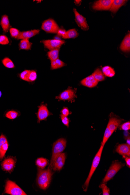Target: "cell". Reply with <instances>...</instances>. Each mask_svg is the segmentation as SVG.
<instances>
[{
	"label": "cell",
	"instance_id": "d590c367",
	"mask_svg": "<svg viewBox=\"0 0 130 195\" xmlns=\"http://www.w3.org/2000/svg\"><path fill=\"white\" fill-rule=\"evenodd\" d=\"M10 41L8 37L5 35L0 36V44L7 45L9 43Z\"/></svg>",
	"mask_w": 130,
	"mask_h": 195
},
{
	"label": "cell",
	"instance_id": "8fae6325",
	"mask_svg": "<svg viewBox=\"0 0 130 195\" xmlns=\"http://www.w3.org/2000/svg\"><path fill=\"white\" fill-rule=\"evenodd\" d=\"M98 81L95 79L94 77L92 75L89 76L86 78L82 80L81 84L84 86L92 88L95 87L98 84Z\"/></svg>",
	"mask_w": 130,
	"mask_h": 195
},
{
	"label": "cell",
	"instance_id": "9c48e42d",
	"mask_svg": "<svg viewBox=\"0 0 130 195\" xmlns=\"http://www.w3.org/2000/svg\"><path fill=\"white\" fill-rule=\"evenodd\" d=\"M73 11L75 15V21L79 27L85 31L88 30L89 26L86 21V18L80 14L75 8H74Z\"/></svg>",
	"mask_w": 130,
	"mask_h": 195
},
{
	"label": "cell",
	"instance_id": "7bdbcfd3",
	"mask_svg": "<svg viewBox=\"0 0 130 195\" xmlns=\"http://www.w3.org/2000/svg\"><path fill=\"white\" fill-rule=\"evenodd\" d=\"M81 2V1H74V3L76 4V5H78L80 4V3Z\"/></svg>",
	"mask_w": 130,
	"mask_h": 195
},
{
	"label": "cell",
	"instance_id": "cb8c5ba5",
	"mask_svg": "<svg viewBox=\"0 0 130 195\" xmlns=\"http://www.w3.org/2000/svg\"><path fill=\"white\" fill-rule=\"evenodd\" d=\"M65 64L60 59H58L56 60L51 61V69L55 70L59 69L65 66Z\"/></svg>",
	"mask_w": 130,
	"mask_h": 195
},
{
	"label": "cell",
	"instance_id": "44dd1931",
	"mask_svg": "<svg viewBox=\"0 0 130 195\" xmlns=\"http://www.w3.org/2000/svg\"><path fill=\"white\" fill-rule=\"evenodd\" d=\"M60 49V48H57V49L49 50V51L48 52V57L51 61L55 60L58 59Z\"/></svg>",
	"mask_w": 130,
	"mask_h": 195
},
{
	"label": "cell",
	"instance_id": "60d3db41",
	"mask_svg": "<svg viewBox=\"0 0 130 195\" xmlns=\"http://www.w3.org/2000/svg\"><path fill=\"white\" fill-rule=\"evenodd\" d=\"M66 31L65 30L63 29H59L57 32V34L58 36H61V37H63L66 33Z\"/></svg>",
	"mask_w": 130,
	"mask_h": 195
},
{
	"label": "cell",
	"instance_id": "603a6c76",
	"mask_svg": "<svg viewBox=\"0 0 130 195\" xmlns=\"http://www.w3.org/2000/svg\"><path fill=\"white\" fill-rule=\"evenodd\" d=\"M92 75L94 77L95 79L98 82L104 80L105 79V76L104 75L101 70L99 68L96 69L92 74Z\"/></svg>",
	"mask_w": 130,
	"mask_h": 195
},
{
	"label": "cell",
	"instance_id": "ac0fdd59",
	"mask_svg": "<svg viewBox=\"0 0 130 195\" xmlns=\"http://www.w3.org/2000/svg\"><path fill=\"white\" fill-rule=\"evenodd\" d=\"M127 1H128L125 0H113L109 11L113 14H116L119 9L124 5Z\"/></svg>",
	"mask_w": 130,
	"mask_h": 195
},
{
	"label": "cell",
	"instance_id": "f1b7e54d",
	"mask_svg": "<svg viewBox=\"0 0 130 195\" xmlns=\"http://www.w3.org/2000/svg\"><path fill=\"white\" fill-rule=\"evenodd\" d=\"M113 133V132L111 131L108 128V127H106L101 145H104V146L105 143L107 142L108 139H109V138H110L111 135H112Z\"/></svg>",
	"mask_w": 130,
	"mask_h": 195
},
{
	"label": "cell",
	"instance_id": "484cf974",
	"mask_svg": "<svg viewBox=\"0 0 130 195\" xmlns=\"http://www.w3.org/2000/svg\"><path fill=\"white\" fill-rule=\"evenodd\" d=\"M32 43H30L29 40H22L20 41L19 47L20 49L29 50L31 49Z\"/></svg>",
	"mask_w": 130,
	"mask_h": 195
},
{
	"label": "cell",
	"instance_id": "836d02e7",
	"mask_svg": "<svg viewBox=\"0 0 130 195\" xmlns=\"http://www.w3.org/2000/svg\"><path fill=\"white\" fill-rule=\"evenodd\" d=\"M30 70H26L22 72L19 75L20 78L23 80L29 82L28 75Z\"/></svg>",
	"mask_w": 130,
	"mask_h": 195
},
{
	"label": "cell",
	"instance_id": "d6a6232c",
	"mask_svg": "<svg viewBox=\"0 0 130 195\" xmlns=\"http://www.w3.org/2000/svg\"><path fill=\"white\" fill-rule=\"evenodd\" d=\"M10 31L11 37L16 39L18 38L20 33L19 30L14 28L10 29Z\"/></svg>",
	"mask_w": 130,
	"mask_h": 195
},
{
	"label": "cell",
	"instance_id": "b9f144b4",
	"mask_svg": "<svg viewBox=\"0 0 130 195\" xmlns=\"http://www.w3.org/2000/svg\"><path fill=\"white\" fill-rule=\"evenodd\" d=\"M125 161H126L127 166H128L129 168L130 167V158L129 157H125Z\"/></svg>",
	"mask_w": 130,
	"mask_h": 195
},
{
	"label": "cell",
	"instance_id": "f35d334b",
	"mask_svg": "<svg viewBox=\"0 0 130 195\" xmlns=\"http://www.w3.org/2000/svg\"><path fill=\"white\" fill-rule=\"evenodd\" d=\"M61 113L62 115L65 116H68L70 114L69 110L67 107H64L62 109L61 111Z\"/></svg>",
	"mask_w": 130,
	"mask_h": 195
},
{
	"label": "cell",
	"instance_id": "74e56055",
	"mask_svg": "<svg viewBox=\"0 0 130 195\" xmlns=\"http://www.w3.org/2000/svg\"><path fill=\"white\" fill-rule=\"evenodd\" d=\"M61 120L65 126L69 127V119L67 117V116H65L61 115Z\"/></svg>",
	"mask_w": 130,
	"mask_h": 195
},
{
	"label": "cell",
	"instance_id": "7402d4cb",
	"mask_svg": "<svg viewBox=\"0 0 130 195\" xmlns=\"http://www.w3.org/2000/svg\"><path fill=\"white\" fill-rule=\"evenodd\" d=\"M102 71L105 76L107 77H113L115 74V71L113 68L109 66L104 67L102 68Z\"/></svg>",
	"mask_w": 130,
	"mask_h": 195
},
{
	"label": "cell",
	"instance_id": "ffe728a7",
	"mask_svg": "<svg viewBox=\"0 0 130 195\" xmlns=\"http://www.w3.org/2000/svg\"><path fill=\"white\" fill-rule=\"evenodd\" d=\"M0 24L2 27L3 31L4 33H7L10 27V21L8 16L4 15L2 16Z\"/></svg>",
	"mask_w": 130,
	"mask_h": 195
},
{
	"label": "cell",
	"instance_id": "f546056e",
	"mask_svg": "<svg viewBox=\"0 0 130 195\" xmlns=\"http://www.w3.org/2000/svg\"><path fill=\"white\" fill-rule=\"evenodd\" d=\"M8 148V142L3 144L0 148V159H2L5 155L6 152Z\"/></svg>",
	"mask_w": 130,
	"mask_h": 195
},
{
	"label": "cell",
	"instance_id": "83f0119b",
	"mask_svg": "<svg viewBox=\"0 0 130 195\" xmlns=\"http://www.w3.org/2000/svg\"><path fill=\"white\" fill-rule=\"evenodd\" d=\"M2 62L3 64L5 67L12 69L14 68V62L11 59L8 57H6L2 60Z\"/></svg>",
	"mask_w": 130,
	"mask_h": 195
},
{
	"label": "cell",
	"instance_id": "ee69618b",
	"mask_svg": "<svg viewBox=\"0 0 130 195\" xmlns=\"http://www.w3.org/2000/svg\"><path fill=\"white\" fill-rule=\"evenodd\" d=\"M130 137H128V138H127V143L128 145H130Z\"/></svg>",
	"mask_w": 130,
	"mask_h": 195
},
{
	"label": "cell",
	"instance_id": "4fadbf2b",
	"mask_svg": "<svg viewBox=\"0 0 130 195\" xmlns=\"http://www.w3.org/2000/svg\"><path fill=\"white\" fill-rule=\"evenodd\" d=\"M65 154L61 153L58 156L54 164L53 169L54 171H59L62 169L65 164Z\"/></svg>",
	"mask_w": 130,
	"mask_h": 195
},
{
	"label": "cell",
	"instance_id": "277c9868",
	"mask_svg": "<svg viewBox=\"0 0 130 195\" xmlns=\"http://www.w3.org/2000/svg\"><path fill=\"white\" fill-rule=\"evenodd\" d=\"M5 193L12 195H27L15 183L9 180L6 183Z\"/></svg>",
	"mask_w": 130,
	"mask_h": 195
},
{
	"label": "cell",
	"instance_id": "5b68a950",
	"mask_svg": "<svg viewBox=\"0 0 130 195\" xmlns=\"http://www.w3.org/2000/svg\"><path fill=\"white\" fill-rule=\"evenodd\" d=\"M124 164L119 162H115L111 165L108 171L103 180V183H106L112 179L117 174V173L122 168Z\"/></svg>",
	"mask_w": 130,
	"mask_h": 195
},
{
	"label": "cell",
	"instance_id": "5bb4252c",
	"mask_svg": "<svg viewBox=\"0 0 130 195\" xmlns=\"http://www.w3.org/2000/svg\"><path fill=\"white\" fill-rule=\"evenodd\" d=\"M15 160L12 158H8L4 160L1 164L3 170L6 171H12L15 166Z\"/></svg>",
	"mask_w": 130,
	"mask_h": 195
},
{
	"label": "cell",
	"instance_id": "7a4b0ae2",
	"mask_svg": "<svg viewBox=\"0 0 130 195\" xmlns=\"http://www.w3.org/2000/svg\"><path fill=\"white\" fill-rule=\"evenodd\" d=\"M53 173L50 169L39 170L37 177L38 185L41 189L45 190L50 184Z\"/></svg>",
	"mask_w": 130,
	"mask_h": 195
},
{
	"label": "cell",
	"instance_id": "e575fe53",
	"mask_svg": "<svg viewBox=\"0 0 130 195\" xmlns=\"http://www.w3.org/2000/svg\"><path fill=\"white\" fill-rule=\"evenodd\" d=\"M99 187L102 189L103 190V195H109L110 193V190L109 188L107 187L105 183H103Z\"/></svg>",
	"mask_w": 130,
	"mask_h": 195
},
{
	"label": "cell",
	"instance_id": "1f68e13d",
	"mask_svg": "<svg viewBox=\"0 0 130 195\" xmlns=\"http://www.w3.org/2000/svg\"><path fill=\"white\" fill-rule=\"evenodd\" d=\"M18 115V113L15 111H10L6 113V116L7 118L11 120H14L17 118Z\"/></svg>",
	"mask_w": 130,
	"mask_h": 195
},
{
	"label": "cell",
	"instance_id": "6da1fadb",
	"mask_svg": "<svg viewBox=\"0 0 130 195\" xmlns=\"http://www.w3.org/2000/svg\"><path fill=\"white\" fill-rule=\"evenodd\" d=\"M66 146V141L64 138L58 139L53 144V146L52 155L49 168H53L55 161L57 157L65 149Z\"/></svg>",
	"mask_w": 130,
	"mask_h": 195
},
{
	"label": "cell",
	"instance_id": "3957f363",
	"mask_svg": "<svg viewBox=\"0 0 130 195\" xmlns=\"http://www.w3.org/2000/svg\"><path fill=\"white\" fill-rule=\"evenodd\" d=\"M104 147V145H101L100 148L98 151L97 154H96L95 157L93 160V164H92L91 169H90L89 174L87 177V180H86L83 189L84 191H87L88 187L89 185L90 179H91L92 176H93V173L95 171L96 168H97L98 166L99 162H100V158L103 152Z\"/></svg>",
	"mask_w": 130,
	"mask_h": 195
},
{
	"label": "cell",
	"instance_id": "4dcf8cb0",
	"mask_svg": "<svg viewBox=\"0 0 130 195\" xmlns=\"http://www.w3.org/2000/svg\"><path fill=\"white\" fill-rule=\"evenodd\" d=\"M37 78V74L34 70H30L28 75L29 82H33Z\"/></svg>",
	"mask_w": 130,
	"mask_h": 195
},
{
	"label": "cell",
	"instance_id": "9a60e30c",
	"mask_svg": "<svg viewBox=\"0 0 130 195\" xmlns=\"http://www.w3.org/2000/svg\"><path fill=\"white\" fill-rule=\"evenodd\" d=\"M39 32H40V30L38 29L20 32L19 36L17 39L22 40H29L30 38L39 34Z\"/></svg>",
	"mask_w": 130,
	"mask_h": 195
},
{
	"label": "cell",
	"instance_id": "ab89813d",
	"mask_svg": "<svg viewBox=\"0 0 130 195\" xmlns=\"http://www.w3.org/2000/svg\"><path fill=\"white\" fill-rule=\"evenodd\" d=\"M7 142L6 138L3 135H1L0 136V145L2 146L3 144H5Z\"/></svg>",
	"mask_w": 130,
	"mask_h": 195
},
{
	"label": "cell",
	"instance_id": "30bf717a",
	"mask_svg": "<svg viewBox=\"0 0 130 195\" xmlns=\"http://www.w3.org/2000/svg\"><path fill=\"white\" fill-rule=\"evenodd\" d=\"M45 47L49 50L61 48V46L65 43L64 40H44L42 41Z\"/></svg>",
	"mask_w": 130,
	"mask_h": 195
},
{
	"label": "cell",
	"instance_id": "52a82bcc",
	"mask_svg": "<svg viewBox=\"0 0 130 195\" xmlns=\"http://www.w3.org/2000/svg\"><path fill=\"white\" fill-rule=\"evenodd\" d=\"M76 92L75 90L72 88H68L67 90L63 92L56 98L59 101H74L76 98Z\"/></svg>",
	"mask_w": 130,
	"mask_h": 195
},
{
	"label": "cell",
	"instance_id": "d6986e66",
	"mask_svg": "<svg viewBox=\"0 0 130 195\" xmlns=\"http://www.w3.org/2000/svg\"><path fill=\"white\" fill-rule=\"evenodd\" d=\"M120 49L122 51L129 52L130 50V34L129 32L128 34L125 36L124 38L121 43Z\"/></svg>",
	"mask_w": 130,
	"mask_h": 195
},
{
	"label": "cell",
	"instance_id": "2e32d148",
	"mask_svg": "<svg viewBox=\"0 0 130 195\" xmlns=\"http://www.w3.org/2000/svg\"><path fill=\"white\" fill-rule=\"evenodd\" d=\"M116 152L122 155L125 158L126 156L130 157V146L127 144H120L117 146Z\"/></svg>",
	"mask_w": 130,
	"mask_h": 195
},
{
	"label": "cell",
	"instance_id": "f6af8a7d",
	"mask_svg": "<svg viewBox=\"0 0 130 195\" xmlns=\"http://www.w3.org/2000/svg\"><path fill=\"white\" fill-rule=\"evenodd\" d=\"M1 96H2V92L0 91V98H1Z\"/></svg>",
	"mask_w": 130,
	"mask_h": 195
},
{
	"label": "cell",
	"instance_id": "bcb514c9",
	"mask_svg": "<svg viewBox=\"0 0 130 195\" xmlns=\"http://www.w3.org/2000/svg\"><path fill=\"white\" fill-rule=\"evenodd\" d=\"M1 145H0V148H1Z\"/></svg>",
	"mask_w": 130,
	"mask_h": 195
},
{
	"label": "cell",
	"instance_id": "8992f818",
	"mask_svg": "<svg viewBox=\"0 0 130 195\" xmlns=\"http://www.w3.org/2000/svg\"><path fill=\"white\" fill-rule=\"evenodd\" d=\"M41 29L46 33L55 34L57 33L59 27L54 20L50 18L44 21Z\"/></svg>",
	"mask_w": 130,
	"mask_h": 195
},
{
	"label": "cell",
	"instance_id": "4316f807",
	"mask_svg": "<svg viewBox=\"0 0 130 195\" xmlns=\"http://www.w3.org/2000/svg\"><path fill=\"white\" fill-rule=\"evenodd\" d=\"M36 164L41 169H43L46 167L48 163V160L46 158H39L36 160Z\"/></svg>",
	"mask_w": 130,
	"mask_h": 195
},
{
	"label": "cell",
	"instance_id": "d4e9b609",
	"mask_svg": "<svg viewBox=\"0 0 130 195\" xmlns=\"http://www.w3.org/2000/svg\"><path fill=\"white\" fill-rule=\"evenodd\" d=\"M78 33L77 30L75 29H72L66 31L65 36L62 38L65 39H74L78 37Z\"/></svg>",
	"mask_w": 130,
	"mask_h": 195
},
{
	"label": "cell",
	"instance_id": "8d00e7d4",
	"mask_svg": "<svg viewBox=\"0 0 130 195\" xmlns=\"http://www.w3.org/2000/svg\"><path fill=\"white\" fill-rule=\"evenodd\" d=\"M121 129L125 131L129 130L130 129V122H125L121 126Z\"/></svg>",
	"mask_w": 130,
	"mask_h": 195
},
{
	"label": "cell",
	"instance_id": "e0dca14e",
	"mask_svg": "<svg viewBox=\"0 0 130 195\" xmlns=\"http://www.w3.org/2000/svg\"><path fill=\"white\" fill-rule=\"evenodd\" d=\"M122 122V121L120 119L115 117H111L109 119L107 127L108 128L109 130L113 133V132L116 130Z\"/></svg>",
	"mask_w": 130,
	"mask_h": 195
},
{
	"label": "cell",
	"instance_id": "7c38bea8",
	"mask_svg": "<svg viewBox=\"0 0 130 195\" xmlns=\"http://www.w3.org/2000/svg\"><path fill=\"white\" fill-rule=\"evenodd\" d=\"M50 114L47 107L44 104L41 105L39 107L37 116L39 122L45 120Z\"/></svg>",
	"mask_w": 130,
	"mask_h": 195
},
{
	"label": "cell",
	"instance_id": "ba28073f",
	"mask_svg": "<svg viewBox=\"0 0 130 195\" xmlns=\"http://www.w3.org/2000/svg\"><path fill=\"white\" fill-rule=\"evenodd\" d=\"M113 0H99L94 3L93 8L97 11L109 10Z\"/></svg>",
	"mask_w": 130,
	"mask_h": 195
}]
</instances>
